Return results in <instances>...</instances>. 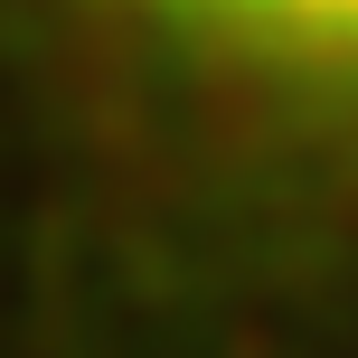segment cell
<instances>
[{"instance_id": "1", "label": "cell", "mask_w": 358, "mask_h": 358, "mask_svg": "<svg viewBox=\"0 0 358 358\" xmlns=\"http://www.w3.org/2000/svg\"><path fill=\"white\" fill-rule=\"evenodd\" d=\"M179 66L283 123L358 142V0H104Z\"/></svg>"}]
</instances>
